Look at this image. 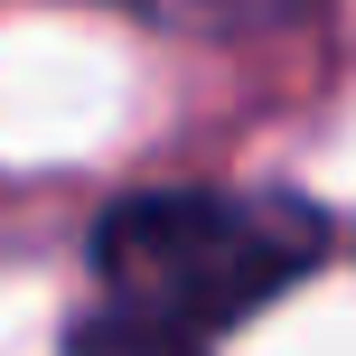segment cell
Instances as JSON below:
<instances>
[{"label": "cell", "mask_w": 356, "mask_h": 356, "mask_svg": "<svg viewBox=\"0 0 356 356\" xmlns=\"http://www.w3.org/2000/svg\"><path fill=\"white\" fill-rule=\"evenodd\" d=\"M319 253L328 216L291 188H141L94 225V272L113 309L160 319L197 347L309 282Z\"/></svg>", "instance_id": "1"}, {"label": "cell", "mask_w": 356, "mask_h": 356, "mask_svg": "<svg viewBox=\"0 0 356 356\" xmlns=\"http://www.w3.org/2000/svg\"><path fill=\"white\" fill-rule=\"evenodd\" d=\"M66 356H207V347L160 328V319H131V309H85L66 328Z\"/></svg>", "instance_id": "2"}]
</instances>
